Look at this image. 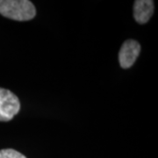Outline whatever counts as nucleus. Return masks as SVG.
Segmentation results:
<instances>
[{
    "instance_id": "2",
    "label": "nucleus",
    "mask_w": 158,
    "mask_h": 158,
    "mask_svg": "<svg viewBox=\"0 0 158 158\" xmlns=\"http://www.w3.org/2000/svg\"><path fill=\"white\" fill-rule=\"evenodd\" d=\"M20 110L19 99L11 90L0 88V121H10Z\"/></svg>"
},
{
    "instance_id": "5",
    "label": "nucleus",
    "mask_w": 158,
    "mask_h": 158,
    "mask_svg": "<svg viewBox=\"0 0 158 158\" xmlns=\"http://www.w3.org/2000/svg\"><path fill=\"white\" fill-rule=\"evenodd\" d=\"M0 158H27L23 154L17 150L6 148L0 150Z\"/></svg>"
},
{
    "instance_id": "1",
    "label": "nucleus",
    "mask_w": 158,
    "mask_h": 158,
    "mask_svg": "<svg viewBox=\"0 0 158 158\" xmlns=\"http://www.w3.org/2000/svg\"><path fill=\"white\" fill-rule=\"evenodd\" d=\"M0 14L16 21H28L35 17L36 9L28 0H0Z\"/></svg>"
},
{
    "instance_id": "4",
    "label": "nucleus",
    "mask_w": 158,
    "mask_h": 158,
    "mask_svg": "<svg viewBox=\"0 0 158 158\" xmlns=\"http://www.w3.org/2000/svg\"><path fill=\"white\" fill-rule=\"evenodd\" d=\"M155 5L152 0H136L134 4V18L139 24H146L152 17Z\"/></svg>"
},
{
    "instance_id": "3",
    "label": "nucleus",
    "mask_w": 158,
    "mask_h": 158,
    "mask_svg": "<svg viewBox=\"0 0 158 158\" xmlns=\"http://www.w3.org/2000/svg\"><path fill=\"white\" fill-rule=\"evenodd\" d=\"M141 45L135 40H127L118 52V62L122 69H129L134 65L141 53Z\"/></svg>"
}]
</instances>
